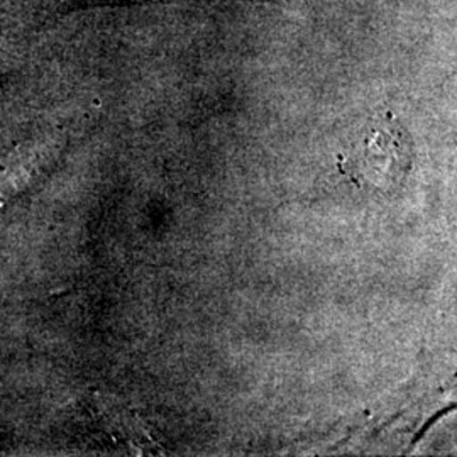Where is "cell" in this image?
Masks as SVG:
<instances>
[{
	"label": "cell",
	"instance_id": "cell-1",
	"mask_svg": "<svg viewBox=\"0 0 457 457\" xmlns=\"http://www.w3.org/2000/svg\"><path fill=\"white\" fill-rule=\"evenodd\" d=\"M361 170L371 180L393 181L407 173L410 164L409 141L398 126L386 120L375 124L360 154Z\"/></svg>",
	"mask_w": 457,
	"mask_h": 457
}]
</instances>
